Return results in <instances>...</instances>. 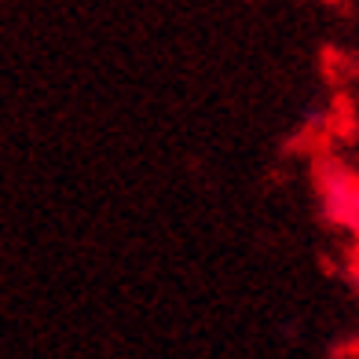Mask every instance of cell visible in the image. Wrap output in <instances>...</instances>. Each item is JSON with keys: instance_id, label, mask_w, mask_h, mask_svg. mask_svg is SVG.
I'll return each mask as SVG.
<instances>
[{"instance_id": "6da1fadb", "label": "cell", "mask_w": 359, "mask_h": 359, "mask_svg": "<svg viewBox=\"0 0 359 359\" xmlns=\"http://www.w3.org/2000/svg\"><path fill=\"white\" fill-rule=\"evenodd\" d=\"M326 209H330L337 220L359 217V184L355 180H345V176L326 180Z\"/></svg>"}]
</instances>
